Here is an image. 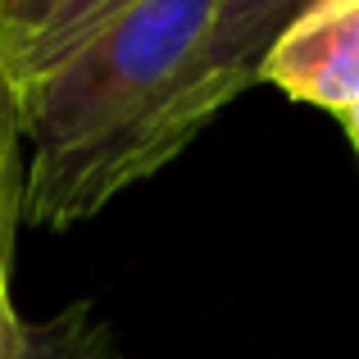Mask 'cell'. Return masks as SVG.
Segmentation results:
<instances>
[{"label":"cell","instance_id":"5b68a950","mask_svg":"<svg viewBox=\"0 0 359 359\" xmlns=\"http://www.w3.org/2000/svg\"><path fill=\"white\" fill-rule=\"evenodd\" d=\"M23 177H27V150L18 128V100L9 78L0 73V359H23L27 346V318L14 309V241L23 228Z\"/></svg>","mask_w":359,"mask_h":359},{"label":"cell","instance_id":"6da1fadb","mask_svg":"<svg viewBox=\"0 0 359 359\" xmlns=\"http://www.w3.org/2000/svg\"><path fill=\"white\" fill-rule=\"evenodd\" d=\"M214 14L219 0H141L55 69L14 87L27 150L23 223L50 228L69 187L155 105Z\"/></svg>","mask_w":359,"mask_h":359},{"label":"cell","instance_id":"8992f818","mask_svg":"<svg viewBox=\"0 0 359 359\" xmlns=\"http://www.w3.org/2000/svg\"><path fill=\"white\" fill-rule=\"evenodd\" d=\"M23 359H123V351L105 318L87 300H78L41 323H27Z\"/></svg>","mask_w":359,"mask_h":359},{"label":"cell","instance_id":"277c9868","mask_svg":"<svg viewBox=\"0 0 359 359\" xmlns=\"http://www.w3.org/2000/svg\"><path fill=\"white\" fill-rule=\"evenodd\" d=\"M141 0H0V73L9 87L41 78Z\"/></svg>","mask_w":359,"mask_h":359},{"label":"cell","instance_id":"3957f363","mask_svg":"<svg viewBox=\"0 0 359 359\" xmlns=\"http://www.w3.org/2000/svg\"><path fill=\"white\" fill-rule=\"evenodd\" d=\"M255 82L351 118L359 109V0H318L264 50Z\"/></svg>","mask_w":359,"mask_h":359},{"label":"cell","instance_id":"52a82bcc","mask_svg":"<svg viewBox=\"0 0 359 359\" xmlns=\"http://www.w3.org/2000/svg\"><path fill=\"white\" fill-rule=\"evenodd\" d=\"M341 123H346V132H351V141H355V150H359V109H355L351 118H341Z\"/></svg>","mask_w":359,"mask_h":359},{"label":"cell","instance_id":"7a4b0ae2","mask_svg":"<svg viewBox=\"0 0 359 359\" xmlns=\"http://www.w3.org/2000/svg\"><path fill=\"white\" fill-rule=\"evenodd\" d=\"M309 5L318 0H219V14L191 50V60L173 73V82L155 96V105L105 155L87 164V173L60 201L50 228H73V223L91 219L118 191L137 187L141 177L159 173L168 159L182 155L245 87H255L264 50Z\"/></svg>","mask_w":359,"mask_h":359}]
</instances>
